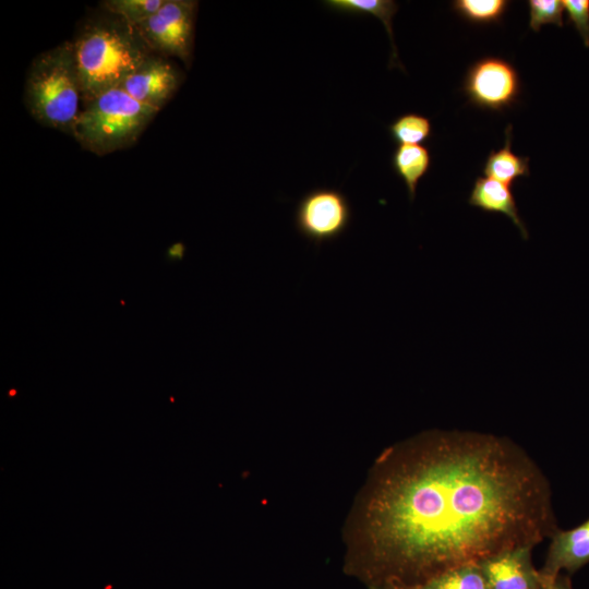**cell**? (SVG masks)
Wrapping results in <instances>:
<instances>
[{"label": "cell", "instance_id": "cell-12", "mask_svg": "<svg viewBox=\"0 0 589 589\" xmlns=\"http://www.w3.org/2000/svg\"><path fill=\"white\" fill-rule=\"evenodd\" d=\"M392 166L396 175L404 181L410 200H413L419 181L430 169V151L420 144L397 145L392 156Z\"/></svg>", "mask_w": 589, "mask_h": 589}, {"label": "cell", "instance_id": "cell-19", "mask_svg": "<svg viewBox=\"0 0 589 589\" xmlns=\"http://www.w3.org/2000/svg\"><path fill=\"white\" fill-rule=\"evenodd\" d=\"M529 27L539 32L545 24L564 25V7L560 0H529Z\"/></svg>", "mask_w": 589, "mask_h": 589}, {"label": "cell", "instance_id": "cell-24", "mask_svg": "<svg viewBox=\"0 0 589 589\" xmlns=\"http://www.w3.org/2000/svg\"><path fill=\"white\" fill-rule=\"evenodd\" d=\"M386 589H418V588H386Z\"/></svg>", "mask_w": 589, "mask_h": 589}, {"label": "cell", "instance_id": "cell-21", "mask_svg": "<svg viewBox=\"0 0 589 589\" xmlns=\"http://www.w3.org/2000/svg\"><path fill=\"white\" fill-rule=\"evenodd\" d=\"M185 253V245L182 241H177L169 245L165 251L167 262L173 263L181 261Z\"/></svg>", "mask_w": 589, "mask_h": 589}, {"label": "cell", "instance_id": "cell-5", "mask_svg": "<svg viewBox=\"0 0 589 589\" xmlns=\"http://www.w3.org/2000/svg\"><path fill=\"white\" fill-rule=\"evenodd\" d=\"M197 1L165 0L156 13L136 26L151 50L190 65Z\"/></svg>", "mask_w": 589, "mask_h": 589}, {"label": "cell", "instance_id": "cell-18", "mask_svg": "<svg viewBox=\"0 0 589 589\" xmlns=\"http://www.w3.org/2000/svg\"><path fill=\"white\" fill-rule=\"evenodd\" d=\"M165 0H105L100 8L137 26L158 11Z\"/></svg>", "mask_w": 589, "mask_h": 589}, {"label": "cell", "instance_id": "cell-9", "mask_svg": "<svg viewBox=\"0 0 589 589\" xmlns=\"http://www.w3.org/2000/svg\"><path fill=\"white\" fill-rule=\"evenodd\" d=\"M532 550L516 548L479 563L490 589H541L543 579L532 564Z\"/></svg>", "mask_w": 589, "mask_h": 589}, {"label": "cell", "instance_id": "cell-7", "mask_svg": "<svg viewBox=\"0 0 589 589\" xmlns=\"http://www.w3.org/2000/svg\"><path fill=\"white\" fill-rule=\"evenodd\" d=\"M350 221V203L337 189H314L297 204L296 228L302 237L316 245L339 238Z\"/></svg>", "mask_w": 589, "mask_h": 589}, {"label": "cell", "instance_id": "cell-11", "mask_svg": "<svg viewBox=\"0 0 589 589\" xmlns=\"http://www.w3.org/2000/svg\"><path fill=\"white\" fill-rule=\"evenodd\" d=\"M468 203L485 212L506 215L517 226L521 236L528 238L509 185L488 177H479L473 183Z\"/></svg>", "mask_w": 589, "mask_h": 589}, {"label": "cell", "instance_id": "cell-6", "mask_svg": "<svg viewBox=\"0 0 589 589\" xmlns=\"http://www.w3.org/2000/svg\"><path fill=\"white\" fill-rule=\"evenodd\" d=\"M520 91V77L514 64L494 56L471 63L462 82V92L469 103L491 111L512 108L518 101Z\"/></svg>", "mask_w": 589, "mask_h": 589}, {"label": "cell", "instance_id": "cell-8", "mask_svg": "<svg viewBox=\"0 0 589 589\" xmlns=\"http://www.w3.org/2000/svg\"><path fill=\"white\" fill-rule=\"evenodd\" d=\"M181 84V73L160 55H152L119 86L135 100L161 109Z\"/></svg>", "mask_w": 589, "mask_h": 589}, {"label": "cell", "instance_id": "cell-15", "mask_svg": "<svg viewBox=\"0 0 589 589\" xmlns=\"http://www.w3.org/2000/svg\"><path fill=\"white\" fill-rule=\"evenodd\" d=\"M418 589H490V586L479 564H466L431 578Z\"/></svg>", "mask_w": 589, "mask_h": 589}, {"label": "cell", "instance_id": "cell-14", "mask_svg": "<svg viewBox=\"0 0 589 589\" xmlns=\"http://www.w3.org/2000/svg\"><path fill=\"white\" fill-rule=\"evenodd\" d=\"M334 11L347 14H370L382 21L392 43V60L397 59V51L394 44L392 19L398 10V4L393 0H327L323 2Z\"/></svg>", "mask_w": 589, "mask_h": 589}, {"label": "cell", "instance_id": "cell-16", "mask_svg": "<svg viewBox=\"0 0 589 589\" xmlns=\"http://www.w3.org/2000/svg\"><path fill=\"white\" fill-rule=\"evenodd\" d=\"M509 3L507 0H455L452 8L471 24L488 25L498 23L507 12Z\"/></svg>", "mask_w": 589, "mask_h": 589}, {"label": "cell", "instance_id": "cell-10", "mask_svg": "<svg viewBox=\"0 0 589 589\" xmlns=\"http://www.w3.org/2000/svg\"><path fill=\"white\" fill-rule=\"evenodd\" d=\"M551 543L540 574L545 580H554L562 570L576 572L589 563V519L569 530H557Z\"/></svg>", "mask_w": 589, "mask_h": 589}, {"label": "cell", "instance_id": "cell-1", "mask_svg": "<svg viewBox=\"0 0 589 589\" xmlns=\"http://www.w3.org/2000/svg\"><path fill=\"white\" fill-rule=\"evenodd\" d=\"M548 478L518 444L430 431L377 461L349 568L370 589L419 588L457 566L557 531Z\"/></svg>", "mask_w": 589, "mask_h": 589}, {"label": "cell", "instance_id": "cell-3", "mask_svg": "<svg viewBox=\"0 0 589 589\" xmlns=\"http://www.w3.org/2000/svg\"><path fill=\"white\" fill-rule=\"evenodd\" d=\"M82 91L72 41L39 53L32 61L24 86L29 115L46 128L72 133L81 112Z\"/></svg>", "mask_w": 589, "mask_h": 589}, {"label": "cell", "instance_id": "cell-2", "mask_svg": "<svg viewBox=\"0 0 589 589\" xmlns=\"http://www.w3.org/2000/svg\"><path fill=\"white\" fill-rule=\"evenodd\" d=\"M72 43L82 105L119 87L154 55L136 26L105 10L86 20Z\"/></svg>", "mask_w": 589, "mask_h": 589}, {"label": "cell", "instance_id": "cell-17", "mask_svg": "<svg viewBox=\"0 0 589 589\" xmlns=\"http://www.w3.org/2000/svg\"><path fill=\"white\" fill-rule=\"evenodd\" d=\"M392 139L398 144L417 145L432 134L431 121L419 113L408 112L397 117L388 127Z\"/></svg>", "mask_w": 589, "mask_h": 589}, {"label": "cell", "instance_id": "cell-23", "mask_svg": "<svg viewBox=\"0 0 589 589\" xmlns=\"http://www.w3.org/2000/svg\"><path fill=\"white\" fill-rule=\"evenodd\" d=\"M542 577V576H541ZM543 579V578H542ZM541 589H550L548 584L543 580V586L541 587Z\"/></svg>", "mask_w": 589, "mask_h": 589}, {"label": "cell", "instance_id": "cell-20", "mask_svg": "<svg viewBox=\"0 0 589 589\" xmlns=\"http://www.w3.org/2000/svg\"><path fill=\"white\" fill-rule=\"evenodd\" d=\"M567 23L574 25L584 45L589 48V0H562Z\"/></svg>", "mask_w": 589, "mask_h": 589}, {"label": "cell", "instance_id": "cell-13", "mask_svg": "<svg viewBox=\"0 0 589 589\" xmlns=\"http://www.w3.org/2000/svg\"><path fill=\"white\" fill-rule=\"evenodd\" d=\"M505 135V145L490 152L482 171L488 178L510 187L518 178L529 176V158L518 156L512 151L510 124L506 128Z\"/></svg>", "mask_w": 589, "mask_h": 589}, {"label": "cell", "instance_id": "cell-4", "mask_svg": "<svg viewBox=\"0 0 589 589\" xmlns=\"http://www.w3.org/2000/svg\"><path fill=\"white\" fill-rule=\"evenodd\" d=\"M159 110L117 87L82 105L71 135L85 151L104 156L135 144Z\"/></svg>", "mask_w": 589, "mask_h": 589}, {"label": "cell", "instance_id": "cell-22", "mask_svg": "<svg viewBox=\"0 0 589 589\" xmlns=\"http://www.w3.org/2000/svg\"><path fill=\"white\" fill-rule=\"evenodd\" d=\"M550 589H573L568 577L561 576V574L554 580L543 579Z\"/></svg>", "mask_w": 589, "mask_h": 589}]
</instances>
